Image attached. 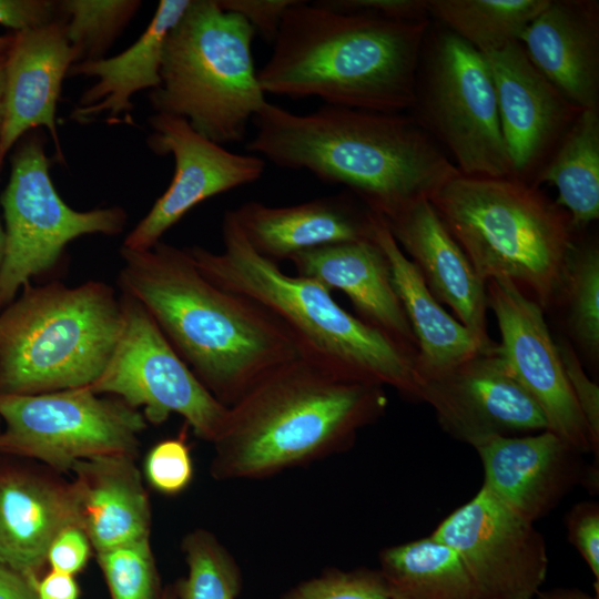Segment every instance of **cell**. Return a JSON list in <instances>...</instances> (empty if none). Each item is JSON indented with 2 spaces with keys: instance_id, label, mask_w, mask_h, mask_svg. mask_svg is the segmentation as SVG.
I'll use <instances>...</instances> for the list:
<instances>
[{
  "instance_id": "cell-1",
  "label": "cell",
  "mask_w": 599,
  "mask_h": 599,
  "mask_svg": "<svg viewBox=\"0 0 599 599\" xmlns=\"http://www.w3.org/2000/svg\"><path fill=\"white\" fill-rule=\"evenodd\" d=\"M118 283L158 324L175 352L223 405L234 404L277 366L301 358L268 309L201 274L185 248L158 242L121 247Z\"/></svg>"
},
{
  "instance_id": "cell-2",
  "label": "cell",
  "mask_w": 599,
  "mask_h": 599,
  "mask_svg": "<svg viewBox=\"0 0 599 599\" xmlns=\"http://www.w3.org/2000/svg\"><path fill=\"white\" fill-rule=\"evenodd\" d=\"M252 123L248 152L344 185L384 219L459 174L435 139L402 113L325 104L296 114L267 102Z\"/></svg>"
},
{
  "instance_id": "cell-3",
  "label": "cell",
  "mask_w": 599,
  "mask_h": 599,
  "mask_svg": "<svg viewBox=\"0 0 599 599\" xmlns=\"http://www.w3.org/2000/svg\"><path fill=\"white\" fill-rule=\"evenodd\" d=\"M429 21H395L296 0L257 71L264 93L377 112L410 110Z\"/></svg>"
},
{
  "instance_id": "cell-4",
  "label": "cell",
  "mask_w": 599,
  "mask_h": 599,
  "mask_svg": "<svg viewBox=\"0 0 599 599\" xmlns=\"http://www.w3.org/2000/svg\"><path fill=\"white\" fill-rule=\"evenodd\" d=\"M388 404L385 387L351 382L296 358L229 406L214 444L220 480L263 479L349 449Z\"/></svg>"
},
{
  "instance_id": "cell-5",
  "label": "cell",
  "mask_w": 599,
  "mask_h": 599,
  "mask_svg": "<svg viewBox=\"0 0 599 599\" xmlns=\"http://www.w3.org/2000/svg\"><path fill=\"white\" fill-rule=\"evenodd\" d=\"M222 240L220 253L184 248L209 281L274 314L291 332L301 358L339 378L388 386L417 399L414 353L344 309L318 281L288 275L257 253L231 210L223 215Z\"/></svg>"
},
{
  "instance_id": "cell-6",
  "label": "cell",
  "mask_w": 599,
  "mask_h": 599,
  "mask_svg": "<svg viewBox=\"0 0 599 599\" xmlns=\"http://www.w3.org/2000/svg\"><path fill=\"white\" fill-rule=\"evenodd\" d=\"M428 200L483 282L507 278L542 309L557 305L575 231L538 186L459 173Z\"/></svg>"
},
{
  "instance_id": "cell-7",
  "label": "cell",
  "mask_w": 599,
  "mask_h": 599,
  "mask_svg": "<svg viewBox=\"0 0 599 599\" xmlns=\"http://www.w3.org/2000/svg\"><path fill=\"white\" fill-rule=\"evenodd\" d=\"M123 323L106 283L28 284L0 311V394L90 387L102 374Z\"/></svg>"
},
{
  "instance_id": "cell-8",
  "label": "cell",
  "mask_w": 599,
  "mask_h": 599,
  "mask_svg": "<svg viewBox=\"0 0 599 599\" xmlns=\"http://www.w3.org/2000/svg\"><path fill=\"white\" fill-rule=\"evenodd\" d=\"M254 29L217 0H191L164 45L155 113L182 118L204 138L226 144L243 140L267 103L255 70Z\"/></svg>"
},
{
  "instance_id": "cell-9",
  "label": "cell",
  "mask_w": 599,
  "mask_h": 599,
  "mask_svg": "<svg viewBox=\"0 0 599 599\" xmlns=\"http://www.w3.org/2000/svg\"><path fill=\"white\" fill-rule=\"evenodd\" d=\"M412 115L454 158L460 174L514 176L485 57L451 31L429 26Z\"/></svg>"
},
{
  "instance_id": "cell-10",
  "label": "cell",
  "mask_w": 599,
  "mask_h": 599,
  "mask_svg": "<svg viewBox=\"0 0 599 599\" xmlns=\"http://www.w3.org/2000/svg\"><path fill=\"white\" fill-rule=\"evenodd\" d=\"M43 129L28 132L10 155V175L1 194L6 248L0 267V311L30 280L50 271L73 240L123 232L121 206L77 211L60 196L50 175Z\"/></svg>"
},
{
  "instance_id": "cell-11",
  "label": "cell",
  "mask_w": 599,
  "mask_h": 599,
  "mask_svg": "<svg viewBox=\"0 0 599 599\" xmlns=\"http://www.w3.org/2000/svg\"><path fill=\"white\" fill-rule=\"evenodd\" d=\"M89 387L34 395L0 394V454L35 458L58 469L83 459L132 457L146 420L122 399Z\"/></svg>"
},
{
  "instance_id": "cell-12",
  "label": "cell",
  "mask_w": 599,
  "mask_h": 599,
  "mask_svg": "<svg viewBox=\"0 0 599 599\" xmlns=\"http://www.w3.org/2000/svg\"><path fill=\"white\" fill-rule=\"evenodd\" d=\"M120 300L123 323L118 343L89 388L142 407L145 420L154 425L177 414L196 436L213 443L225 424L227 406L195 376L138 301L124 293Z\"/></svg>"
},
{
  "instance_id": "cell-13",
  "label": "cell",
  "mask_w": 599,
  "mask_h": 599,
  "mask_svg": "<svg viewBox=\"0 0 599 599\" xmlns=\"http://www.w3.org/2000/svg\"><path fill=\"white\" fill-rule=\"evenodd\" d=\"M430 537L457 554L479 599H534L546 580L542 534L484 486Z\"/></svg>"
},
{
  "instance_id": "cell-14",
  "label": "cell",
  "mask_w": 599,
  "mask_h": 599,
  "mask_svg": "<svg viewBox=\"0 0 599 599\" xmlns=\"http://www.w3.org/2000/svg\"><path fill=\"white\" fill-rule=\"evenodd\" d=\"M417 400L432 406L447 434L469 445L489 436H522L548 428L495 342L450 369L419 380Z\"/></svg>"
},
{
  "instance_id": "cell-15",
  "label": "cell",
  "mask_w": 599,
  "mask_h": 599,
  "mask_svg": "<svg viewBox=\"0 0 599 599\" xmlns=\"http://www.w3.org/2000/svg\"><path fill=\"white\" fill-rule=\"evenodd\" d=\"M148 148L156 155H171V183L146 215L126 235L123 247L143 251L203 201L256 182L265 170L264 159L233 153L197 133L186 120L165 113L148 119Z\"/></svg>"
},
{
  "instance_id": "cell-16",
  "label": "cell",
  "mask_w": 599,
  "mask_h": 599,
  "mask_svg": "<svg viewBox=\"0 0 599 599\" xmlns=\"http://www.w3.org/2000/svg\"><path fill=\"white\" fill-rule=\"evenodd\" d=\"M486 295L500 332V351L541 409L547 429L580 454L592 453L586 422L569 387L542 307L507 278L488 281Z\"/></svg>"
},
{
  "instance_id": "cell-17",
  "label": "cell",
  "mask_w": 599,
  "mask_h": 599,
  "mask_svg": "<svg viewBox=\"0 0 599 599\" xmlns=\"http://www.w3.org/2000/svg\"><path fill=\"white\" fill-rule=\"evenodd\" d=\"M470 446L484 468L483 486L530 522L550 514L585 479L582 454L548 429L489 436Z\"/></svg>"
},
{
  "instance_id": "cell-18",
  "label": "cell",
  "mask_w": 599,
  "mask_h": 599,
  "mask_svg": "<svg viewBox=\"0 0 599 599\" xmlns=\"http://www.w3.org/2000/svg\"><path fill=\"white\" fill-rule=\"evenodd\" d=\"M483 55L494 79L514 176L525 180L540 169L580 109L540 73L519 41Z\"/></svg>"
},
{
  "instance_id": "cell-19",
  "label": "cell",
  "mask_w": 599,
  "mask_h": 599,
  "mask_svg": "<svg viewBox=\"0 0 599 599\" xmlns=\"http://www.w3.org/2000/svg\"><path fill=\"white\" fill-rule=\"evenodd\" d=\"M73 64L63 19L13 33L6 54L4 121L0 134V172L6 158L28 132L48 129L57 160H65L57 126L62 82Z\"/></svg>"
},
{
  "instance_id": "cell-20",
  "label": "cell",
  "mask_w": 599,
  "mask_h": 599,
  "mask_svg": "<svg viewBox=\"0 0 599 599\" xmlns=\"http://www.w3.org/2000/svg\"><path fill=\"white\" fill-rule=\"evenodd\" d=\"M384 220L434 297L448 305L455 318L476 336L491 341L487 331L486 283L477 275L429 200H416Z\"/></svg>"
},
{
  "instance_id": "cell-21",
  "label": "cell",
  "mask_w": 599,
  "mask_h": 599,
  "mask_svg": "<svg viewBox=\"0 0 599 599\" xmlns=\"http://www.w3.org/2000/svg\"><path fill=\"white\" fill-rule=\"evenodd\" d=\"M353 193L287 206L245 202L231 210L251 246L277 263L326 245L373 238V211Z\"/></svg>"
},
{
  "instance_id": "cell-22",
  "label": "cell",
  "mask_w": 599,
  "mask_h": 599,
  "mask_svg": "<svg viewBox=\"0 0 599 599\" xmlns=\"http://www.w3.org/2000/svg\"><path fill=\"white\" fill-rule=\"evenodd\" d=\"M519 42L532 64L572 105L598 109L597 1L549 0Z\"/></svg>"
},
{
  "instance_id": "cell-23",
  "label": "cell",
  "mask_w": 599,
  "mask_h": 599,
  "mask_svg": "<svg viewBox=\"0 0 599 599\" xmlns=\"http://www.w3.org/2000/svg\"><path fill=\"white\" fill-rule=\"evenodd\" d=\"M296 275L343 292L358 317L416 355V339L395 291L388 260L374 236L300 252Z\"/></svg>"
},
{
  "instance_id": "cell-24",
  "label": "cell",
  "mask_w": 599,
  "mask_h": 599,
  "mask_svg": "<svg viewBox=\"0 0 599 599\" xmlns=\"http://www.w3.org/2000/svg\"><path fill=\"white\" fill-rule=\"evenodd\" d=\"M191 0H161L134 43L110 58L72 64L68 77L95 78L79 98L70 119L88 124L105 115L109 123H133V97L160 85L166 38Z\"/></svg>"
},
{
  "instance_id": "cell-25",
  "label": "cell",
  "mask_w": 599,
  "mask_h": 599,
  "mask_svg": "<svg viewBox=\"0 0 599 599\" xmlns=\"http://www.w3.org/2000/svg\"><path fill=\"white\" fill-rule=\"evenodd\" d=\"M131 458L95 457L71 468L78 524L98 552L149 537V501Z\"/></svg>"
},
{
  "instance_id": "cell-26",
  "label": "cell",
  "mask_w": 599,
  "mask_h": 599,
  "mask_svg": "<svg viewBox=\"0 0 599 599\" xmlns=\"http://www.w3.org/2000/svg\"><path fill=\"white\" fill-rule=\"evenodd\" d=\"M373 236L385 253L392 280L416 339V383L469 358L485 342L448 314L400 250L382 215L373 212Z\"/></svg>"
},
{
  "instance_id": "cell-27",
  "label": "cell",
  "mask_w": 599,
  "mask_h": 599,
  "mask_svg": "<svg viewBox=\"0 0 599 599\" xmlns=\"http://www.w3.org/2000/svg\"><path fill=\"white\" fill-rule=\"evenodd\" d=\"M70 525H79L70 488L0 471V565L34 579L51 542Z\"/></svg>"
},
{
  "instance_id": "cell-28",
  "label": "cell",
  "mask_w": 599,
  "mask_h": 599,
  "mask_svg": "<svg viewBox=\"0 0 599 599\" xmlns=\"http://www.w3.org/2000/svg\"><path fill=\"white\" fill-rule=\"evenodd\" d=\"M556 187V203L570 219L572 230L585 229L599 217V112L580 110L555 153L538 170L535 186Z\"/></svg>"
},
{
  "instance_id": "cell-29",
  "label": "cell",
  "mask_w": 599,
  "mask_h": 599,
  "mask_svg": "<svg viewBox=\"0 0 599 599\" xmlns=\"http://www.w3.org/2000/svg\"><path fill=\"white\" fill-rule=\"evenodd\" d=\"M378 562L389 599H479L457 554L430 536L382 549Z\"/></svg>"
},
{
  "instance_id": "cell-30",
  "label": "cell",
  "mask_w": 599,
  "mask_h": 599,
  "mask_svg": "<svg viewBox=\"0 0 599 599\" xmlns=\"http://www.w3.org/2000/svg\"><path fill=\"white\" fill-rule=\"evenodd\" d=\"M549 0H427L429 16L481 54L519 41Z\"/></svg>"
},
{
  "instance_id": "cell-31",
  "label": "cell",
  "mask_w": 599,
  "mask_h": 599,
  "mask_svg": "<svg viewBox=\"0 0 599 599\" xmlns=\"http://www.w3.org/2000/svg\"><path fill=\"white\" fill-rule=\"evenodd\" d=\"M557 304L566 307L570 337L592 362L599 355V251L573 242L562 271Z\"/></svg>"
},
{
  "instance_id": "cell-32",
  "label": "cell",
  "mask_w": 599,
  "mask_h": 599,
  "mask_svg": "<svg viewBox=\"0 0 599 599\" xmlns=\"http://www.w3.org/2000/svg\"><path fill=\"white\" fill-rule=\"evenodd\" d=\"M142 6L140 0H61L73 64L105 58Z\"/></svg>"
},
{
  "instance_id": "cell-33",
  "label": "cell",
  "mask_w": 599,
  "mask_h": 599,
  "mask_svg": "<svg viewBox=\"0 0 599 599\" xmlns=\"http://www.w3.org/2000/svg\"><path fill=\"white\" fill-rule=\"evenodd\" d=\"M183 549L189 572L179 588V599H237L240 567L213 534L202 529L189 534Z\"/></svg>"
},
{
  "instance_id": "cell-34",
  "label": "cell",
  "mask_w": 599,
  "mask_h": 599,
  "mask_svg": "<svg viewBox=\"0 0 599 599\" xmlns=\"http://www.w3.org/2000/svg\"><path fill=\"white\" fill-rule=\"evenodd\" d=\"M112 599H156L149 537L98 552Z\"/></svg>"
},
{
  "instance_id": "cell-35",
  "label": "cell",
  "mask_w": 599,
  "mask_h": 599,
  "mask_svg": "<svg viewBox=\"0 0 599 599\" xmlns=\"http://www.w3.org/2000/svg\"><path fill=\"white\" fill-rule=\"evenodd\" d=\"M283 599H389L378 568L325 569L291 588Z\"/></svg>"
},
{
  "instance_id": "cell-36",
  "label": "cell",
  "mask_w": 599,
  "mask_h": 599,
  "mask_svg": "<svg viewBox=\"0 0 599 599\" xmlns=\"http://www.w3.org/2000/svg\"><path fill=\"white\" fill-rule=\"evenodd\" d=\"M145 474L150 484L165 495L184 490L193 477L192 458L184 436L156 444L146 457Z\"/></svg>"
},
{
  "instance_id": "cell-37",
  "label": "cell",
  "mask_w": 599,
  "mask_h": 599,
  "mask_svg": "<svg viewBox=\"0 0 599 599\" xmlns=\"http://www.w3.org/2000/svg\"><path fill=\"white\" fill-rule=\"evenodd\" d=\"M571 393L586 422L592 453L599 455V387L586 374L573 347L566 341L556 342Z\"/></svg>"
},
{
  "instance_id": "cell-38",
  "label": "cell",
  "mask_w": 599,
  "mask_h": 599,
  "mask_svg": "<svg viewBox=\"0 0 599 599\" xmlns=\"http://www.w3.org/2000/svg\"><path fill=\"white\" fill-rule=\"evenodd\" d=\"M568 541L580 554L595 579V593H599V504H575L565 517Z\"/></svg>"
},
{
  "instance_id": "cell-39",
  "label": "cell",
  "mask_w": 599,
  "mask_h": 599,
  "mask_svg": "<svg viewBox=\"0 0 599 599\" xmlns=\"http://www.w3.org/2000/svg\"><path fill=\"white\" fill-rule=\"evenodd\" d=\"M296 0H217L219 6L244 18L255 33L274 42L286 10Z\"/></svg>"
},
{
  "instance_id": "cell-40",
  "label": "cell",
  "mask_w": 599,
  "mask_h": 599,
  "mask_svg": "<svg viewBox=\"0 0 599 599\" xmlns=\"http://www.w3.org/2000/svg\"><path fill=\"white\" fill-rule=\"evenodd\" d=\"M323 4L341 10L362 12L379 18L420 22L428 21L427 0H319Z\"/></svg>"
},
{
  "instance_id": "cell-41",
  "label": "cell",
  "mask_w": 599,
  "mask_h": 599,
  "mask_svg": "<svg viewBox=\"0 0 599 599\" xmlns=\"http://www.w3.org/2000/svg\"><path fill=\"white\" fill-rule=\"evenodd\" d=\"M58 1L0 0V24L12 33L44 27L58 18Z\"/></svg>"
},
{
  "instance_id": "cell-42",
  "label": "cell",
  "mask_w": 599,
  "mask_h": 599,
  "mask_svg": "<svg viewBox=\"0 0 599 599\" xmlns=\"http://www.w3.org/2000/svg\"><path fill=\"white\" fill-rule=\"evenodd\" d=\"M90 540L79 525L62 529L50 545L47 561L52 570L73 575L87 562Z\"/></svg>"
},
{
  "instance_id": "cell-43",
  "label": "cell",
  "mask_w": 599,
  "mask_h": 599,
  "mask_svg": "<svg viewBox=\"0 0 599 599\" xmlns=\"http://www.w3.org/2000/svg\"><path fill=\"white\" fill-rule=\"evenodd\" d=\"M31 581L37 599H78V585L72 575L52 570L41 580Z\"/></svg>"
},
{
  "instance_id": "cell-44",
  "label": "cell",
  "mask_w": 599,
  "mask_h": 599,
  "mask_svg": "<svg viewBox=\"0 0 599 599\" xmlns=\"http://www.w3.org/2000/svg\"><path fill=\"white\" fill-rule=\"evenodd\" d=\"M0 599H37V596L30 579L0 565Z\"/></svg>"
},
{
  "instance_id": "cell-45",
  "label": "cell",
  "mask_w": 599,
  "mask_h": 599,
  "mask_svg": "<svg viewBox=\"0 0 599 599\" xmlns=\"http://www.w3.org/2000/svg\"><path fill=\"white\" fill-rule=\"evenodd\" d=\"M535 599H599V593H589L577 587L540 589Z\"/></svg>"
},
{
  "instance_id": "cell-46",
  "label": "cell",
  "mask_w": 599,
  "mask_h": 599,
  "mask_svg": "<svg viewBox=\"0 0 599 599\" xmlns=\"http://www.w3.org/2000/svg\"><path fill=\"white\" fill-rule=\"evenodd\" d=\"M6 54L0 55V134H1L3 121H4Z\"/></svg>"
},
{
  "instance_id": "cell-47",
  "label": "cell",
  "mask_w": 599,
  "mask_h": 599,
  "mask_svg": "<svg viewBox=\"0 0 599 599\" xmlns=\"http://www.w3.org/2000/svg\"><path fill=\"white\" fill-rule=\"evenodd\" d=\"M13 39V33L0 35V55L8 52Z\"/></svg>"
},
{
  "instance_id": "cell-48",
  "label": "cell",
  "mask_w": 599,
  "mask_h": 599,
  "mask_svg": "<svg viewBox=\"0 0 599 599\" xmlns=\"http://www.w3.org/2000/svg\"><path fill=\"white\" fill-rule=\"evenodd\" d=\"M4 248H6V233H4V227L0 221V267L3 261V256H4Z\"/></svg>"
},
{
  "instance_id": "cell-49",
  "label": "cell",
  "mask_w": 599,
  "mask_h": 599,
  "mask_svg": "<svg viewBox=\"0 0 599 599\" xmlns=\"http://www.w3.org/2000/svg\"><path fill=\"white\" fill-rule=\"evenodd\" d=\"M161 599H177L173 592H166Z\"/></svg>"
}]
</instances>
